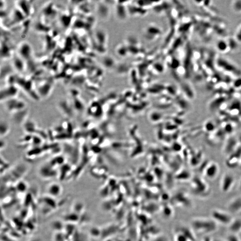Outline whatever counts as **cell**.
<instances>
[{
	"mask_svg": "<svg viewBox=\"0 0 241 241\" xmlns=\"http://www.w3.org/2000/svg\"><path fill=\"white\" fill-rule=\"evenodd\" d=\"M228 241H240V240L235 235L233 234L228 237Z\"/></svg>",
	"mask_w": 241,
	"mask_h": 241,
	"instance_id": "5bb4252c",
	"label": "cell"
},
{
	"mask_svg": "<svg viewBox=\"0 0 241 241\" xmlns=\"http://www.w3.org/2000/svg\"><path fill=\"white\" fill-rule=\"evenodd\" d=\"M218 224L212 218H197L191 222L193 230L198 234H208L214 232L218 228Z\"/></svg>",
	"mask_w": 241,
	"mask_h": 241,
	"instance_id": "6da1fadb",
	"label": "cell"
},
{
	"mask_svg": "<svg viewBox=\"0 0 241 241\" xmlns=\"http://www.w3.org/2000/svg\"><path fill=\"white\" fill-rule=\"evenodd\" d=\"M219 172V165L215 162L209 163L204 171V174L208 179L213 180L215 179Z\"/></svg>",
	"mask_w": 241,
	"mask_h": 241,
	"instance_id": "5b68a950",
	"label": "cell"
},
{
	"mask_svg": "<svg viewBox=\"0 0 241 241\" xmlns=\"http://www.w3.org/2000/svg\"><path fill=\"white\" fill-rule=\"evenodd\" d=\"M194 192L197 195L202 196L206 194L208 191L207 184L201 178L197 177L194 182Z\"/></svg>",
	"mask_w": 241,
	"mask_h": 241,
	"instance_id": "52a82bcc",
	"label": "cell"
},
{
	"mask_svg": "<svg viewBox=\"0 0 241 241\" xmlns=\"http://www.w3.org/2000/svg\"><path fill=\"white\" fill-rule=\"evenodd\" d=\"M211 218H212L218 224L229 226L232 221V215L229 212L220 210L214 209L211 212Z\"/></svg>",
	"mask_w": 241,
	"mask_h": 241,
	"instance_id": "7a4b0ae2",
	"label": "cell"
},
{
	"mask_svg": "<svg viewBox=\"0 0 241 241\" xmlns=\"http://www.w3.org/2000/svg\"></svg>",
	"mask_w": 241,
	"mask_h": 241,
	"instance_id": "2e32d148",
	"label": "cell"
},
{
	"mask_svg": "<svg viewBox=\"0 0 241 241\" xmlns=\"http://www.w3.org/2000/svg\"><path fill=\"white\" fill-rule=\"evenodd\" d=\"M10 127L7 122L5 121H1V137L6 135L10 132Z\"/></svg>",
	"mask_w": 241,
	"mask_h": 241,
	"instance_id": "7c38bea8",
	"label": "cell"
},
{
	"mask_svg": "<svg viewBox=\"0 0 241 241\" xmlns=\"http://www.w3.org/2000/svg\"><path fill=\"white\" fill-rule=\"evenodd\" d=\"M231 6L233 11L236 13H241V1H232Z\"/></svg>",
	"mask_w": 241,
	"mask_h": 241,
	"instance_id": "4fadbf2b",
	"label": "cell"
},
{
	"mask_svg": "<svg viewBox=\"0 0 241 241\" xmlns=\"http://www.w3.org/2000/svg\"><path fill=\"white\" fill-rule=\"evenodd\" d=\"M227 208L228 212L232 215L241 212V197L232 200L228 204Z\"/></svg>",
	"mask_w": 241,
	"mask_h": 241,
	"instance_id": "ba28073f",
	"label": "cell"
},
{
	"mask_svg": "<svg viewBox=\"0 0 241 241\" xmlns=\"http://www.w3.org/2000/svg\"><path fill=\"white\" fill-rule=\"evenodd\" d=\"M40 175L44 178H51L57 176V172L56 171V168L53 167L49 163L45 164L42 166L39 171Z\"/></svg>",
	"mask_w": 241,
	"mask_h": 241,
	"instance_id": "8992f818",
	"label": "cell"
},
{
	"mask_svg": "<svg viewBox=\"0 0 241 241\" xmlns=\"http://www.w3.org/2000/svg\"><path fill=\"white\" fill-rule=\"evenodd\" d=\"M5 107L8 111L15 114L26 109V105L23 101L15 98L5 101Z\"/></svg>",
	"mask_w": 241,
	"mask_h": 241,
	"instance_id": "3957f363",
	"label": "cell"
},
{
	"mask_svg": "<svg viewBox=\"0 0 241 241\" xmlns=\"http://www.w3.org/2000/svg\"><path fill=\"white\" fill-rule=\"evenodd\" d=\"M235 183L234 177L229 173L224 174L221 182V188L222 192L227 193L232 188Z\"/></svg>",
	"mask_w": 241,
	"mask_h": 241,
	"instance_id": "277c9868",
	"label": "cell"
},
{
	"mask_svg": "<svg viewBox=\"0 0 241 241\" xmlns=\"http://www.w3.org/2000/svg\"><path fill=\"white\" fill-rule=\"evenodd\" d=\"M230 46L227 42L221 40L216 44V47L218 50L222 53H225L230 50Z\"/></svg>",
	"mask_w": 241,
	"mask_h": 241,
	"instance_id": "8fae6325",
	"label": "cell"
},
{
	"mask_svg": "<svg viewBox=\"0 0 241 241\" xmlns=\"http://www.w3.org/2000/svg\"><path fill=\"white\" fill-rule=\"evenodd\" d=\"M230 230L233 234H236L241 231V219L239 218L233 219L229 225Z\"/></svg>",
	"mask_w": 241,
	"mask_h": 241,
	"instance_id": "9c48e42d",
	"label": "cell"
},
{
	"mask_svg": "<svg viewBox=\"0 0 241 241\" xmlns=\"http://www.w3.org/2000/svg\"><path fill=\"white\" fill-rule=\"evenodd\" d=\"M62 187L58 183H52L50 184L48 187V193L51 196H58L62 192Z\"/></svg>",
	"mask_w": 241,
	"mask_h": 241,
	"instance_id": "30bf717a",
	"label": "cell"
},
{
	"mask_svg": "<svg viewBox=\"0 0 241 241\" xmlns=\"http://www.w3.org/2000/svg\"><path fill=\"white\" fill-rule=\"evenodd\" d=\"M236 39L239 42H241V27L239 28L236 34Z\"/></svg>",
	"mask_w": 241,
	"mask_h": 241,
	"instance_id": "9a60e30c",
	"label": "cell"
}]
</instances>
